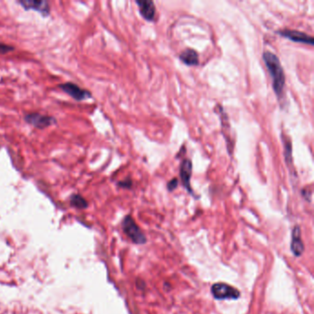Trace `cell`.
<instances>
[{
    "mask_svg": "<svg viewBox=\"0 0 314 314\" xmlns=\"http://www.w3.org/2000/svg\"><path fill=\"white\" fill-rule=\"evenodd\" d=\"M118 186L122 187V188H126V189H129L132 187V180L130 178H126L125 180L121 181L118 183Z\"/></svg>",
    "mask_w": 314,
    "mask_h": 314,
    "instance_id": "obj_15",
    "label": "cell"
},
{
    "mask_svg": "<svg viewBox=\"0 0 314 314\" xmlns=\"http://www.w3.org/2000/svg\"><path fill=\"white\" fill-rule=\"evenodd\" d=\"M211 293L216 300H238L240 292L238 288L226 283H215L211 286Z\"/></svg>",
    "mask_w": 314,
    "mask_h": 314,
    "instance_id": "obj_3",
    "label": "cell"
},
{
    "mask_svg": "<svg viewBox=\"0 0 314 314\" xmlns=\"http://www.w3.org/2000/svg\"><path fill=\"white\" fill-rule=\"evenodd\" d=\"M263 59L273 79V88L278 98L283 94L286 78L279 58L272 52H264Z\"/></svg>",
    "mask_w": 314,
    "mask_h": 314,
    "instance_id": "obj_1",
    "label": "cell"
},
{
    "mask_svg": "<svg viewBox=\"0 0 314 314\" xmlns=\"http://www.w3.org/2000/svg\"><path fill=\"white\" fill-rule=\"evenodd\" d=\"M122 229L125 235L136 244L142 245L147 242V237L131 216H125L122 221Z\"/></svg>",
    "mask_w": 314,
    "mask_h": 314,
    "instance_id": "obj_2",
    "label": "cell"
},
{
    "mask_svg": "<svg viewBox=\"0 0 314 314\" xmlns=\"http://www.w3.org/2000/svg\"><path fill=\"white\" fill-rule=\"evenodd\" d=\"M58 88H60L62 92L70 95V97L73 98L77 102H82V101L92 98L91 92L80 88L77 84L73 83V82L59 84Z\"/></svg>",
    "mask_w": 314,
    "mask_h": 314,
    "instance_id": "obj_5",
    "label": "cell"
},
{
    "mask_svg": "<svg viewBox=\"0 0 314 314\" xmlns=\"http://www.w3.org/2000/svg\"><path fill=\"white\" fill-rule=\"evenodd\" d=\"M180 59L187 65H197L199 64L198 54L193 49H187L183 52L180 55Z\"/></svg>",
    "mask_w": 314,
    "mask_h": 314,
    "instance_id": "obj_11",
    "label": "cell"
},
{
    "mask_svg": "<svg viewBox=\"0 0 314 314\" xmlns=\"http://www.w3.org/2000/svg\"><path fill=\"white\" fill-rule=\"evenodd\" d=\"M24 121L38 129H44L56 124V119L54 116L42 115L40 113H30L25 115Z\"/></svg>",
    "mask_w": 314,
    "mask_h": 314,
    "instance_id": "obj_4",
    "label": "cell"
},
{
    "mask_svg": "<svg viewBox=\"0 0 314 314\" xmlns=\"http://www.w3.org/2000/svg\"><path fill=\"white\" fill-rule=\"evenodd\" d=\"M137 4L139 7V12L144 19L152 21L156 14V7L151 0H138Z\"/></svg>",
    "mask_w": 314,
    "mask_h": 314,
    "instance_id": "obj_10",
    "label": "cell"
},
{
    "mask_svg": "<svg viewBox=\"0 0 314 314\" xmlns=\"http://www.w3.org/2000/svg\"><path fill=\"white\" fill-rule=\"evenodd\" d=\"M179 185V182H178V179H176V178H173L172 180L170 181L169 183H168V185H167V187H168V190L171 192V191H173V190L176 189L177 188V186Z\"/></svg>",
    "mask_w": 314,
    "mask_h": 314,
    "instance_id": "obj_16",
    "label": "cell"
},
{
    "mask_svg": "<svg viewBox=\"0 0 314 314\" xmlns=\"http://www.w3.org/2000/svg\"><path fill=\"white\" fill-rule=\"evenodd\" d=\"M193 171V164L190 160H185L182 162L180 167V177L183 185L190 194H193L191 187V176Z\"/></svg>",
    "mask_w": 314,
    "mask_h": 314,
    "instance_id": "obj_9",
    "label": "cell"
},
{
    "mask_svg": "<svg viewBox=\"0 0 314 314\" xmlns=\"http://www.w3.org/2000/svg\"><path fill=\"white\" fill-rule=\"evenodd\" d=\"M25 10H34L43 16L48 17L51 13L50 4L47 0H20L17 2Z\"/></svg>",
    "mask_w": 314,
    "mask_h": 314,
    "instance_id": "obj_6",
    "label": "cell"
},
{
    "mask_svg": "<svg viewBox=\"0 0 314 314\" xmlns=\"http://www.w3.org/2000/svg\"><path fill=\"white\" fill-rule=\"evenodd\" d=\"M70 204L75 208L83 209L88 207V202L80 194H74L70 196Z\"/></svg>",
    "mask_w": 314,
    "mask_h": 314,
    "instance_id": "obj_12",
    "label": "cell"
},
{
    "mask_svg": "<svg viewBox=\"0 0 314 314\" xmlns=\"http://www.w3.org/2000/svg\"><path fill=\"white\" fill-rule=\"evenodd\" d=\"M14 47H11L10 44H7V43H4V42H0V54L1 55L9 54L10 52L14 51Z\"/></svg>",
    "mask_w": 314,
    "mask_h": 314,
    "instance_id": "obj_14",
    "label": "cell"
},
{
    "mask_svg": "<svg viewBox=\"0 0 314 314\" xmlns=\"http://www.w3.org/2000/svg\"><path fill=\"white\" fill-rule=\"evenodd\" d=\"M278 33L286 39H289L291 41L296 42H302L305 44H309V46H313L314 40L313 38L309 36L306 33L300 32V31H294V30H282Z\"/></svg>",
    "mask_w": 314,
    "mask_h": 314,
    "instance_id": "obj_7",
    "label": "cell"
},
{
    "mask_svg": "<svg viewBox=\"0 0 314 314\" xmlns=\"http://www.w3.org/2000/svg\"><path fill=\"white\" fill-rule=\"evenodd\" d=\"M291 252L296 257H300L304 253V243L301 238V230L300 227L296 225L292 230L291 233Z\"/></svg>",
    "mask_w": 314,
    "mask_h": 314,
    "instance_id": "obj_8",
    "label": "cell"
},
{
    "mask_svg": "<svg viewBox=\"0 0 314 314\" xmlns=\"http://www.w3.org/2000/svg\"><path fill=\"white\" fill-rule=\"evenodd\" d=\"M285 143V159H286V162L287 163H290L292 161V156H291V153H292V148H291V143L289 141H284Z\"/></svg>",
    "mask_w": 314,
    "mask_h": 314,
    "instance_id": "obj_13",
    "label": "cell"
}]
</instances>
